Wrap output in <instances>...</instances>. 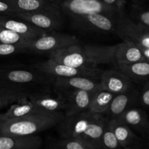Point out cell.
<instances>
[{"label":"cell","mask_w":149,"mask_h":149,"mask_svg":"<svg viewBox=\"0 0 149 149\" xmlns=\"http://www.w3.org/2000/svg\"><path fill=\"white\" fill-rule=\"evenodd\" d=\"M116 45L101 46L80 44L59 49L48 54L49 59L72 67L97 68L99 65L115 64Z\"/></svg>","instance_id":"cell-1"},{"label":"cell","mask_w":149,"mask_h":149,"mask_svg":"<svg viewBox=\"0 0 149 149\" xmlns=\"http://www.w3.org/2000/svg\"><path fill=\"white\" fill-rule=\"evenodd\" d=\"M100 83L102 88L114 94L125 93L136 87L135 83L115 68L102 71L100 74Z\"/></svg>","instance_id":"cell-13"},{"label":"cell","mask_w":149,"mask_h":149,"mask_svg":"<svg viewBox=\"0 0 149 149\" xmlns=\"http://www.w3.org/2000/svg\"><path fill=\"white\" fill-rule=\"evenodd\" d=\"M54 91L63 97L68 93L77 90H96L101 87L100 78H93L87 77H55L52 84Z\"/></svg>","instance_id":"cell-11"},{"label":"cell","mask_w":149,"mask_h":149,"mask_svg":"<svg viewBox=\"0 0 149 149\" xmlns=\"http://www.w3.org/2000/svg\"><path fill=\"white\" fill-rule=\"evenodd\" d=\"M74 29L85 32L109 33L113 32L115 19L100 13H87L69 16Z\"/></svg>","instance_id":"cell-10"},{"label":"cell","mask_w":149,"mask_h":149,"mask_svg":"<svg viewBox=\"0 0 149 149\" xmlns=\"http://www.w3.org/2000/svg\"><path fill=\"white\" fill-rule=\"evenodd\" d=\"M149 61H142L131 63L114 64V68L127 76L135 84L141 85L149 81Z\"/></svg>","instance_id":"cell-22"},{"label":"cell","mask_w":149,"mask_h":149,"mask_svg":"<svg viewBox=\"0 0 149 149\" xmlns=\"http://www.w3.org/2000/svg\"><path fill=\"white\" fill-rule=\"evenodd\" d=\"M116 94L104 90L102 87L95 91L89 106L88 111L104 115Z\"/></svg>","instance_id":"cell-23"},{"label":"cell","mask_w":149,"mask_h":149,"mask_svg":"<svg viewBox=\"0 0 149 149\" xmlns=\"http://www.w3.org/2000/svg\"><path fill=\"white\" fill-rule=\"evenodd\" d=\"M102 1L106 4L114 7L122 15L125 14L126 0H102Z\"/></svg>","instance_id":"cell-32"},{"label":"cell","mask_w":149,"mask_h":149,"mask_svg":"<svg viewBox=\"0 0 149 149\" xmlns=\"http://www.w3.org/2000/svg\"><path fill=\"white\" fill-rule=\"evenodd\" d=\"M23 52H29L26 47V42L18 44L0 43V56H8Z\"/></svg>","instance_id":"cell-30"},{"label":"cell","mask_w":149,"mask_h":149,"mask_svg":"<svg viewBox=\"0 0 149 149\" xmlns=\"http://www.w3.org/2000/svg\"><path fill=\"white\" fill-rule=\"evenodd\" d=\"M100 147L102 148H121L114 132L109 123V119L104 127L100 137Z\"/></svg>","instance_id":"cell-28"},{"label":"cell","mask_w":149,"mask_h":149,"mask_svg":"<svg viewBox=\"0 0 149 149\" xmlns=\"http://www.w3.org/2000/svg\"><path fill=\"white\" fill-rule=\"evenodd\" d=\"M10 15L15 16L47 32L58 30L61 28L63 23L61 10L58 4L36 11L16 12Z\"/></svg>","instance_id":"cell-7"},{"label":"cell","mask_w":149,"mask_h":149,"mask_svg":"<svg viewBox=\"0 0 149 149\" xmlns=\"http://www.w3.org/2000/svg\"><path fill=\"white\" fill-rule=\"evenodd\" d=\"M42 144L37 135L0 134V149H38Z\"/></svg>","instance_id":"cell-20"},{"label":"cell","mask_w":149,"mask_h":149,"mask_svg":"<svg viewBox=\"0 0 149 149\" xmlns=\"http://www.w3.org/2000/svg\"><path fill=\"white\" fill-rule=\"evenodd\" d=\"M30 86L0 79V109L27 98L33 90Z\"/></svg>","instance_id":"cell-14"},{"label":"cell","mask_w":149,"mask_h":149,"mask_svg":"<svg viewBox=\"0 0 149 149\" xmlns=\"http://www.w3.org/2000/svg\"><path fill=\"white\" fill-rule=\"evenodd\" d=\"M49 1H53V2H55V0H49ZM55 3H56V2H55Z\"/></svg>","instance_id":"cell-37"},{"label":"cell","mask_w":149,"mask_h":149,"mask_svg":"<svg viewBox=\"0 0 149 149\" xmlns=\"http://www.w3.org/2000/svg\"><path fill=\"white\" fill-rule=\"evenodd\" d=\"M109 123L114 132L121 148L140 149L143 146L142 138L135 133L119 118L109 119Z\"/></svg>","instance_id":"cell-16"},{"label":"cell","mask_w":149,"mask_h":149,"mask_svg":"<svg viewBox=\"0 0 149 149\" xmlns=\"http://www.w3.org/2000/svg\"><path fill=\"white\" fill-rule=\"evenodd\" d=\"M55 2L57 3V4H58V3H60V2H61V1H63V0H55Z\"/></svg>","instance_id":"cell-36"},{"label":"cell","mask_w":149,"mask_h":149,"mask_svg":"<svg viewBox=\"0 0 149 149\" xmlns=\"http://www.w3.org/2000/svg\"><path fill=\"white\" fill-rule=\"evenodd\" d=\"M134 4H144L146 0H132Z\"/></svg>","instance_id":"cell-35"},{"label":"cell","mask_w":149,"mask_h":149,"mask_svg":"<svg viewBox=\"0 0 149 149\" xmlns=\"http://www.w3.org/2000/svg\"><path fill=\"white\" fill-rule=\"evenodd\" d=\"M16 18H13V16L10 15L0 14V27L30 38H36L47 33L45 30L30 24L18 17H16Z\"/></svg>","instance_id":"cell-19"},{"label":"cell","mask_w":149,"mask_h":149,"mask_svg":"<svg viewBox=\"0 0 149 149\" xmlns=\"http://www.w3.org/2000/svg\"><path fill=\"white\" fill-rule=\"evenodd\" d=\"M117 118L126 124L133 132H137L143 136L148 135V116L146 110L141 106H132L127 109Z\"/></svg>","instance_id":"cell-17"},{"label":"cell","mask_w":149,"mask_h":149,"mask_svg":"<svg viewBox=\"0 0 149 149\" xmlns=\"http://www.w3.org/2000/svg\"><path fill=\"white\" fill-rule=\"evenodd\" d=\"M114 60L115 64L131 63L146 61L141 48L129 40H122L121 43L116 45Z\"/></svg>","instance_id":"cell-21"},{"label":"cell","mask_w":149,"mask_h":149,"mask_svg":"<svg viewBox=\"0 0 149 149\" xmlns=\"http://www.w3.org/2000/svg\"><path fill=\"white\" fill-rule=\"evenodd\" d=\"M61 12L69 16L87 13H100L116 20L122 15L117 9L102 0H63L58 3Z\"/></svg>","instance_id":"cell-6"},{"label":"cell","mask_w":149,"mask_h":149,"mask_svg":"<svg viewBox=\"0 0 149 149\" xmlns=\"http://www.w3.org/2000/svg\"><path fill=\"white\" fill-rule=\"evenodd\" d=\"M136 106H139V90L135 87L115 95L104 115L109 119L117 118L127 109Z\"/></svg>","instance_id":"cell-15"},{"label":"cell","mask_w":149,"mask_h":149,"mask_svg":"<svg viewBox=\"0 0 149 149\" xmlns=\"http://www.w3.org/2000/svg\"><path fill=\"white\" fill-rule=\"evenodd\" d=\"M109 119L105 115L90 111L64 116L57 125L61 138H74L89 142L101 149L100 137Z\"/></svg>","instance_id":"cell-2"},{"label":"cell","mask_w":149,"mask_h":149,"mask_svg":"<svg viewBox=\"0 0 149 149\" xmlns=\"http://www.w3.org/2000/svg\"><path fill=\"white\" fill-rule=\"evenodd\" d=\"M96 90L91 91L83 90H77L63 96L62 97L65 100V108L64 109L65 116H72L88 111L92 97Z\"/></svg>","instance_id":"cell-18"},{"label":"cell","mask_w":149,"mask_h":149,"mask_svg":"<svg viewBox=\"0 0 149 149\" xmlns=\"http://www.w3.org/2000/svg\"><path fill=\"white\" fill-rule=\"evenodd\" d=\"M40 111L45 110L36 107L27 98H25L10 106V108L7 109L5 113H3V115L5 119H8L20 117L31 113Z\"/></svg>","instance_id":"cell-25"},{"label":"cell","mask_w":149,"mask_h":149,"mask_svg":"<svg viewBox=\"0 0 149 149\" xmlns=\"http://www.w3.org/2000/svg\"><path fill=\"white\" fill-rule=\"evenodd\" d=\"M31 66L54 77H87L100 78V73L103 71L97 68H88L69 66L49 58L46 61L33 64Z\"/></svg>","instance_id":"cell-9"},{"label":"cell","mask_w":149,"mask_h":149,"mask_svg":"<svg viewBox=\"0 0 149 149\" xmlns=\"http://www.w3.org/2000/svg\"><path fill=\"white\" fill-rule=\"evenodd\" d=\"M33 38L27 37L9 29L0 27V43L18 44L26 43Z\"/></svg>","instance_id":"cell-29"},{"label":"cell","mask_w":149,"mask_h":149,"mask_svg":"<svg viewBox=\"0 0 149 149\" xmlns=\"http://www.w3.org/2000/svg\"><path fill=\"white\" fill-rule=\"evenodd\" d=\"M79 43L78 38L73 35L47 33L28 41L26 47L29 52L49 54L57 49H63Z\"/></svg>","instance_id":"cell-8"},{"label":"cell","mask_w":149,"mask_h":149,"mask_svg":"<svg viewBox=\"0 0 149 149\" xmlns=\"http://www.w3.org/2000/svg\"><path fill=\"white\" fill-rule=\"evenodd\" d=\"M113 33L122 40L134 42L141 48L143 56L149 61V30L132 21L126 15L116 19Z\"/></svg>","instance_id":"cell-5"},{"label":"cell","mask_w":149,"mask_h":149,"mask_svg":"<svg viewBox=\"0 0 149 149\" xmlns=\"http://www.w3.org/2000/svg\"><path fill=\"white\" fill-rule=\"evenodd\" d=\"M48 86L43 89L33 90L28 95L27 99L36 107L48 111H64L65 108V100L57 94L52 89L49 91Z\"/></svg>","instance_id":"cell-12"},{"label":"cell","mask_w":149,"mask_h":149,"mask_svg":"<svg viewBox=\"0 0 149 149\" xmlns=\"http://www.w3.org/2000/svg\"><path fill=\"white\" fill-rule=\"evenodd\" d=\"M139 90V106L145 110L148 109L149 106V81L141 84Z\"/></svg>","instance_id":"cell-31"},{"label":"cell","mask_w":149,"mask_h":149,"mask_svg":"<svg viewBox=\"0 0 149 149\" xmlns=\"http://www.w3.org/2000/svg\"><path fill=\"white\" fill-rule=\"evenodd\" d=\"M15 10L4 0H0V14L12 15L15 13Z\"/></svg>","instance_id":"cell-33"},{"label":"cell","mask_w":149,"mask_h":149,"mask_svg":"<svg viewBox=\"0 0 149 149\" xmlns=\"http://www.w3.org/2000/svg\"><path fill=\"white\" fill-rule=\"evenodd\" d=\"M5 120L6 119H5V118H4L3 113H0V129H1V125H2V124L4 123V122Z\"/></svg>","instance_id":"cell-34"},{"label":"cell","mask_w":149,"mask_h":149,"mask_svg":"<svg viewBox=\"0 0 149 149\" xmlns=\"http://www.w3.org/2000/svg\"><path fill=\"white\" fill-rule=\"evenodd\" d=\"M12 6L16 12H31L49 8L57 3L49 0H4ZM15 12V13H16Z\"/></svg>","instance_id":"cell-24"},{"label":"cell","mask_w":149,"mask_h":149,"mask_svg":"<svg viewBox=\"0 0 149 149\" xmlns=\"http://www.w3.org/2000/svg\"><path fill=\"white\" fill-rule=\"evenodd\" d=\"M0 79L27 85L50 87L55 77L31 66L10 65L0 67Z\"/></svg>","instance_id":"cell-4"},{"label":"cell","mask_w":149,"mask_h":149,"mask_svg":"<svg viewBox=\"0 0 149 149\" xmlns=\"http://www.w3.org/2000/svg\"><path fill=\"white\" fill-rule=\"evenodd\" d=\"M53 149H97V147L89 142L74 138H61L49 146Z\"/></svg>","instance_id":"cell-26"},{"label":"cell","mask_w":149,"mask_h":149,"mask_svg":"<svg viewBox=\"0 0 149 149\" xmlns=\"http://www.w3.org/2000/svg\"><path fill=\"white\" fill-rule=\"evenodd\" d=\"M65 116L62 111H40L17 118L6 119L0 134L31 135L56 127Z\"/></svg>","instance_id":"cell-3"},{"label":"cell","mask_w":149,"mask_h":149,"mask_svg":"<svg viewBox=\"0 0 149 149\" xmlns=\"http://www.w3.org/2000/svg\"><path fill=\"white\" fill-rule=\"evenodd\" d=\"M128 17L135 23L149 30V12L144 4H132Z\"/></svg>","instance_id":"cell-27"}]
</instances>
